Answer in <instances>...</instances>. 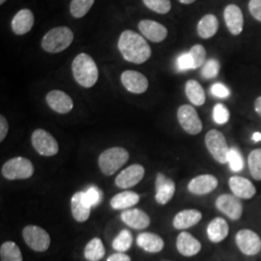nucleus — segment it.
<instances>
[{"mask_svg": "<svg viewBox=\"0 0 261 261\" xmlns=\"http://www.w3.org/2000/svg\"><path fill=\"white\" fill-rule=\"evenodd\" d=\"M118 48L125 60L136 64L146 62L152 54L145 39L132 30L122 32L118 40Z\"/></svg>", "mask_w": 261, "mask_h": 261, "instance_id": "nucleus-1", "label": "nucleus"}, {"mask_svg": "<svg viewBox=\"0 0 261 261\" xmlns=\"http://www.w3.org/2000/svg\"><path fill=\"white\" fill-rule=\"evenodd\" d=\"M72 72L75 82L85 88H90L99 77L98 67L93 58L86 54L76 56L72 63Z\"/></svg>", "mask_w": 261, "mask_h": 261, "instance_id": "nucleus-2", "label": "nucleus"}, {"mask_svg": "<svg viewBox=\"0 0 261 261\" xmlns=\"http://www.w3.org/2000/svg\"><path fill=\"white\" fill-rule=\"evenodd\" d=\"M74 33L69 28L58 27L47 31L42 40V47L49 54L63 51L73 43Z\"/></svg>", "mask_w": 261, "mask_h": 261, "instance_id": "nucleus-3", "label": "nucleus"}, {"mask_svg": "<svg viewBox=\"0 0 261 261\" xmlns=\"http://www.w3.org/2000/svg\"><path fill=\"white\" fill-rule=\"evenodd\" d=\"M129 152L123 147H112L105 150L99 157V168L105 175L114 174L129 161Z\"/></svg>", "mask_w": 261, "mask_h": 261, "instance_id": "nucleus-4", "label": "nucleus"}, {"mask_svg": "<svg viewBox=\"0 0 261 261\" xmlns=\"http://www.w3.org/2000/svg\"><path fill=\"white\" fill-rule=\"evenodd\" d=\"M1 173L8 180L28 179L33 175L34 167L28 159L16 157L7 161L3 165Z\"/></svg>", "mask_w": 261, "mask_h": 261, "instance_id": "nucleus-5", "label": "nucleus"}, {"mask_svg": "<svg viewBox=\"0 0 261 261\" xmlns=\"http://www.w3.org/2000/svg\"><path fill=\"white\" fill-rule=\"evenodd\" d=\"M205 145L215 161L221 165L227 164L230 148L222 132L215 129L209 130L205 136Z\"/></svg>", "mask_w": 261, "mask_h": 261, "instance_id": "nucleus-6", "label": "nucleus"}, {"mask_svg": "<svg viewBox=\"0 0 261 261\" xmlns=\"http://www.w3.org/2000/svg\"><path fill=\"white\" fill-rule=\"evenodd\" d=\"M22 237L28 247L35 252H46L50 246L47 231L37 225H28L22 230Z\"/></svg>", "mask_w": 261, "mask_h": 261, "instance_id": "nucleus-7", "label": "nucleus"}, {"mask_svg": "<svg viewBox=\"0 0 261 261\" xmlns=\"http://www.w3.org/2000/svg\"><path fill=\"white\" fill-rule=\"evenodd\" d=\"M31 141L34 149L45 157L55 156L59 151L57 140L48 132L43 129L34 130L31 137Z\"/></svg>", "mask_w": 261, "mask_h": 261, "instance_id": "nucleus-8", "label": "nucleus"}, {"mask_svg": "<svg viewBox=\"0 0 261 261\" xmlns=\"http://www.w3.org/2000/svg\"><path fill=\"white\" fill-rule=\"evenodd\" d=\"M177 119L182 129L189 135L196 136L202 130V122L195 108L190 105L181 106L177 111Z\"/></svg>", "mask_w": 261, "mask_h": 261, "instance_id": "nucleus-9", "label": "nucleus"}, {"mask_svg": "<svg viewBox=\"0 0 261 261\" xmlns=\"http://www.w3.org/2000/svg\"><path fill=\"white\" fill-rule=\"evenodd\" d=\"M216 208L232 221H238L243 215L241 199L234 195L224 194L219 196L215 202Z\"/></svg>", "mask_w": 261, "mask_h": 261, "instance_id": "nucleus-10", "label": "nucleus"}, {"mask_svg": "<svg viewBox=\"0 0 261 261\" xmlns=\"http://www.w3.org/2000/svg\"><path fill=\"white\" fill-rule=\"evenodd\" d=\"M235 243L246 255H255L261 250V240L258 234L251 229H241L235 235Z\"/></svg>", "mask_w": 261, "mask_h": 261, "instance_id": "nucleus-11", "label": "nucleus"}, {"mask_svg": "<svg viewBox=\"0 0 261 261\" xmlns=\"http://www.w3.org/2000/svg\"><path fill=\"white\" fill-rule=\"evenodd\" d=\"M121 82L124 87L129 92L134 94L144 93L149 85L145 75L133 70H127L122 73Z\"/></svg>", "mask_w": 261, "mask_h": 261, "instance_id": "nucleus-12", "label": "nucleus"}, {"mask_svg": "<svg viewBox=\"0 0 261 261\" xmlns=\"http://www.w3.org/2000/svg\"><path fill=\"white\" fill-rule=\"evenodd\" d=\"M145 169L141 165H132L121 171L115 178V184L121 189L136 186L144 177Z\"/></svg>", "mask_w": 261, "mask_h": 261, "instance_id": "nucleus-13", "label": "nucleus"}, {"mask_svg": "<svg viewBox=\"0 0 261 261\" xmlns=\"http://www.w3.org/2000/svg\"><path fill=\"white\" fill-rule=\"evenodd\" d=\"M218 185L219 181L214 175L201 174L189 182L188 191L196 196H204L215 191Z\"/></svg>", "mask_w": 261, "mask_h": 261, "instance_id": "nucleus-14", "label": "nucleus"}, {"mask_svg": "<svg viewBox=\"0 0 261 261\" xmlns=\"http://www.w3.org/2000/svg\"><path fill=\"white\" fill-rule=\"evenodd\" d=\"M224 19L226 28L232 35L238 36L242 33L244 16L239 6L235 4L227 5L224 11Z\"/></svg>", "mask_w": 261, "mask_h": 261, "instance_id": "nucleus-15", "label": "nucleus"}, {"mask_svg": "<svg viewBox=\"0 0 261 261\" xmlns=\"http://www.w3.org/2000/svg\"><path fill=\"white\" fill-rule=\"evenodd\" d=\"M176 188L172 179L165 176L163 173H158L156 178V201L161 205H166L175 194Z\"/></svg>", "mask_w": 261, "mask_h": 261, "instance_id": "nucleus-16", "label": "nucleus"}, {"mask_svg": "<svg viewBox=\"0 0 261 261\" xmlns=\"http://www.w3.org/2000/svg\"><path fill=\"white\" fill-rule=\"evenodd\" d=\"M48 107L60 114L69 113L74 108V102L72 98L63 91L53 90L48 92L46 97Z\"/></svg>", "mask_w": 261, "mask_h": 261, "instance_id": "nucleus-17", "label": "nucleus"}, {"mask_svg": "<svg viewBox=\"0 0 261 261\" xmlns=\"http://www.w3.org/2000/svg\"><path fill=\"white\" fill-rule=\"evenodd\" d=\"M141 34L154 43L163 42L168 37V29L162 23L151 19H143L139 23Z\"/></svg>", "mask_w": 261, "mask_h": 261, "instance_id": "nucleus-18", "label": "nucleus"}, {"mask_svg": "<svg viewBox=\"0 0 261 261\" xmlns=\"http://www.w3.org/2000/svg\"><path fill=\"white\" fill-rule=\"evenodd\" d=\"M228 185L234 196L240 199H251L256 194V189L249 179L242 176H232L228 180Z\"/></svg>", "mask_w": 261, "mask_h": 261, "instance_id": "nucleus-19", "label": "nucleus"}, {"mask_svg": "<svg viewBox=\"0 0 261 261\" xmlns=\"http://www.w3.org/2000/svg\"><path fill=\"white\" fill-rule=\"evenodd\" d=\"M176 248L182 255L191 257L201 251V243L192 234L183 231L178 235Z\"/></svg>", "mask_w": 261, "mask_h": 261, "instance_id": "nucleus-20", "label": "nucleus"}, {"mask_svg": "<svg viewBox=\"0 0 261 261\" xmlns=\"http://www.w3.org/2000/svg\"><path fill=\"white\" fill-rule=\"evenodd\" d=\"M12 30L17 35H24L28 33L34 25V15L29 9L19 11L11 22Z\"/></svg>", "mask_w": 261, "mask_h": 261, "instance_id": "nucleus-21", "label": "nucleus"}, {"mask_svg": "<svg viewBox=\"0 0 261 261\" xmlns=\"http://www.w3.org/2000/svg\"><path fill=\"white\" fill-rule=\"evenodd\" d=\"M202 219V214L196 209H185L180 211L173 218V226L174 228L182 230L195 226Z\"/></svg>", "mask_w": 261, "mask_h": 261, "instance_id": "nucleus-22", "label": "nucleus"}, {"mask_svg": "<svg viewBox=\"0 0 261 261\" xmlns=\"http://www.w3.org/2000/svg\"><path fill=\"white\" fill-rule=\"evenodd\" d=\"M121 220L135 229H144L150 224L149 216L140 209L124 210L121 213Z\"/></svg>", "mask_w": 261, "mask_h": 261, "instance_id": "nucleus-23", "label": "nucleus"}, {"mask_svg": "<svg viewBox=\"0 0 261 261\" xmlns=\"http://www.w3.org/2000/svg\"><path fill=\"white\" fill-rule=\"evenodd\" d=\"M229 232V226L224 218L217 217L207 226V236L212 243L224 241Z\"/></svg>", "mask_w": 261, "mask_h": 261, "instance_id": "nucleus-24", "label": "nucleus"}, {"mask_svg": "<svg viewBox=\"0 0 261 261\" xmlns=\"http://www.w3.org/2000/svg\"><path fill=\"white\" fill-rule=\"evenodd\" d=\"M138 246L144 250L145 252L156 253L163 251L165 247V242L158 234L151 232H143L140 233L137 238Z\"/></svg>", "mask_w": 261, "mask_h": 261, "instance_id": "nucleus-25", "label": "nucleus"}, {"mask_svg": "<svg viewBox=\"0 0 261 261\" xmlns=\"http://www.w3.org/2000/svg\"><path fill=\"white\" fill-rule=\"evenodd\" d=\"M71 210H72L73 218L76 222L84 223L90 217L91 207L85 204L83 198V192H77L72 196Z\"/></svg>", "mask_w": 261, "mask_h": 261, "instance_id": "nucleus-26", "label": "nucleus"}, {"mask_svg": "<svg viewBox=\"0 0 261 261\" xmlns=\"http://www.w3.org/2000/svg\"><path fill=\"white\" fill-rule=\"evenodd\" d=\"M197 34L202 39H210L216 35L219 29V20L213 14L203 16L197 23Z\"/></svg>", "mask_w": 261, "mask_h": 261, "instance_id": "nucleus-27", "label": "nucleus"}, {"mask_svg": "<svg viewBox=\"0 0 261 261\" xmlns=\"http://www.w3.org/2000/svg\"><path fill=\"white\" fill-rule=\"evenodd\" d=\"M140 196L132 191L122 192L113 196L111 200V206L114 210H125L138 204Z\"/></svg>", "mask_w": 261, "mask_h": 261, "instance_id": "nucleus-28", "label": "nucleus"}, {"mask_svg": "<svg viewBox=\"0 0 261 261\" xmlns=\"http://www.w3.org/2000/svg\"><path fill=\"white\" fill-rule=\"evenodd\" d=\"M187 98L193 105L200 107L205 103L206 95L203 87L195 80H190L185 85Z\"/></svg>", "mask_w": 261, "mask_h": 261, "instance_id": "nucleus-29", "label": "nucleus"}, {"mask_svg": "<svg viewBox=\"0 0 261 261\" xmlns=\"http://www.w3.org/2000/svg\"><path fill=\"white\" fill-rule=\"evenodd\" d=\"M106 250L100 238H93L84 248V257L88 261L101 260L105 256Z\"/></svg>", "mask_w": 261, "mask_h": 261, "instance_id": "nucleus-30", "label": "nucleus"}, {"mask_svg": "<svg viewBox=\"0 0 261 261\" xmlns=\"http://www.w3.org/2000/svg\"><path fill=\"white\" fill-rule=\"evenodd\" d=\"M1 261H22V254L16 243L8 241L3 243L0 248Z\"/></svg>", "mask_w": 261, "mask_h": 261, "instance_id": "nucleus-31", "label": "nucleus"}, {"mask_svg": "<svg viewBox=\"0 0 261 261\" xmlns=\"http://www.w3.org/2000/svg\"><path fill=\"white\" fill-rule=\"evenodd\" d=\"M248 166L253 179L261 180V148L252 150L248 157Z\"/></svg>", "mask_w": 261, "mask_h": 261, "instance_id": "nucleus-32", "label": "nucleus"}, {"mask_svg": "<svg viewBox=\"0 0 261 261\" xmlns=\"http://www.w3.org/2000/svg\"><path fill=\"white\" fill-rule=\"evenodd\" d=\"M133 244V235L128 229H123L112 242V248L118 252L128 251Z\"/></svg>", "mask_w": 261, "mask_h": 261, "instance_id": "nucleus-33", "label": "nucleus"}, {"mask_svg": "<svg viewBox=\"0 0 261 261\" xmlns=\"http://www.w3.org/2000/svg\"><path fill=\"white\" fill-rule=\"evenodd\" d=\"M94 1L95 0H72L70 6L72 16L76 19L84 17L93 6Z\"/></svg>", "mask_w": 261, "mask_h": 261, "instance_id": "nucleus-34", "label": "nucleus"}, {"mask_svg": "<svg viewBox=\"0 0 261 261\" xmlns=\"http://www.w3.org/2000/svg\"><path fill=\"white\" fill-rule=\"evenodd\" d=\"M227 164L229 165V168L233 172H239L242 171L244 168V159H243L242 154L239 150L235 147H231L229 150L228 154V159H227Z\"/></svg>", "mask_w": 261, "mask_h": 261, "instance_id": "nucleus-35", "label": "nucleus"}, {"mask_svg": "<svg viewBox=\"0 0 261 261\" xmlns=\"http://www.w3.org/2000/svg\"><path fill=\"white\" fill-rule=\"evenodd\" d=\"M194 62V70L200 68L205 64L206 49L202 45H195L189 51Z\"/></svg>", "mask_w": 261, "mask_h": 261, "instance_id": "nucleus-36", "label": "nucleus"}, {"mask_svg": "<svg viewBox=\"0 0 261 261\" xmlns=\"http://www.w3.org/2000/svg\"><path fill=\"white\" fill-rule=\"evenodd\" d=\"M230 119V112L224 103H216L213 108V120L218 125H224Z\"/></svg>", "mask_w": 261, "mask_h": 261, "instance_id": "nucleus-37", "label": "nucleus"}, {"mask_svg": "<svg viewBox=\"0 0 261 261\" xmlns=\"http://www.w3.org/2000/svg\"><path fill=\"white\" fill-rule=\"evenodd\" d=\"M143 3L147 8L161 15L168 14L171 9L170 0H143Z\"/></svg>", "mask_w": 261, "mask_h": 261, "instance_id": "nucleus-38", "label": "nucleus"}, {"mask_svg": "<svg viewBox=\"0 0 261 261\" xmlns=\"http://www.w3.org/2000/svg\"><path fill=\"white\" fill-rule=\"evenodd\" d=\"M83 198L85 204L89 207L98 205L102 199V193L96 187H90L86 192H83Z\"/></svg>", "mask_w": 261, "mask_h": 261, "instance_id": "nucleus-39", "label": "nucleus"}, {"mask_svg": "<svg viewBox=\"0 0 261 261\" xmlns=\"http://www.w3.org/2000/svg\"><path fill=\"white\" fill-rule=\"evenodd\" d=\"M220 68H221V65H220L218 60L210 59V60L206 61L205 64L202 66L201 75L206 80L214 79L217 75H219Z\"/></svg>", "mask_w": 261, "mask_h": 261, "instance_id": "nucleus-40", "label": "nucleus"}, {"mask_svg": "<svg viewBox=\"0 0 261 261\" xmlns=\"http://www.w3.org/2000/svg\"><path fill=\"white\" fill-rule=\"evenodd\" d=\"M176 67L178 71H181V72L188 71V70H194V62L189 53H185L178 56Z\"/></svg>", "mask_w": 261, "mask_h": 261, "instance_id": "nucleus-41", "label": "nucleus"}, {"mask_svg": "<svg viewBox=\"0 0 261 261\" xmlns=\"http://www.w3.org/2000/svg\"><path fill=\"white\" fill-rule=\"evenodd\" d=\"M211 93L215 97L220 98V99H226L230 96V90L229 88L221 83H217L213 84L211 87Z\"/></svg>", "mask_w": 261, "mask_h": 261, "instance_id": "nucleus-42", "label": "nucleus"}, {"mask_svg": "<svg viewBox=\"0 0 261 261\" xmlns=\"http://www.w3.org/2000/svg\"><path fill=\"white\" fill-rule=\"evenodd\" d=\"M248 7L252 18L261 22V0H250Z\"/></svg>", "mask_w": 261, "mask_h": 261, "instance_id": "nucleus-43", "label": "nucleus"}, {"mask_svg": "<svg viewBox=\"0 0 261 261\" xmlns=\"http://www.w3.org/2000/svg\"><path fill=\"white\" fill-rule=\"evenodd\" d=\"M8 130H9L8 121L3 115H1L0 116V141L1 142L5 140V138L8 134Z\"/></svg>", "mask_w": 261, "mask_h": 261, "instance_id": "nucleus-44", "label": "nucleus"}, {"mask_svg": "<svg viewBox=\"0 0 261 261\" xmlns=\"http://www.w3.org/2000/svg\"><path fill=\"white\" fill-rule=\"evenodd\" d=\"M107 261H132L129 255L125 254L124 252H116L112 254Z\"/></svg>", "mask_w": 261, "mask_h": 261, "instance_id": "nucleus-45", "label": "nucleus"}, {"mask_svg": "<svg viewBox=\"0 0 261 261\" xmlns=\"http://www.w3.org/2000/svg\"><path fill=\"white\" fill-rule=\"evenodd\" d=\"M254 111L261 117V96L257 97L254 101Z\"/></svg>", "mask_w": 261, "mask_h": 261, "instance_id": "nucleus-46", "label": "nucleus"}, {"mask_svg": "<svg viewBox=\"0 0 261 261\" xmlns=\"http://www.w3.org/2000/svg\"><path fill=\"white\" fill-rule=\"evenodd\" d=\"M252 140H253L254 142H259V141H261V133H259V132L253 133V135H252Z\"/></svg>", "mask_w": 261, "mask_h": 261, "instance_id": "nucleus-47", "label": "nucleus"}, {"mask_svg": "<svg viewBox=\"0 0 261 261\" xmlns=\"http://www.w3.org/2000/svg\"><path fill=\"white\" fill-rule=\"evenodd\" d=\"M178 1L182 4H192V3L196 2V0H178Z\"/></svg>", "mask_w": 261, "mask_h": 261, "instance_id": "nucleus-48", "label": "nucleus"}, {"mask_svg": "<svg viewBox=\"0 0 261 261\" xmlns=\"http://www.w3.org/2000/svg\"><path fill=\"white\" fill-rule=\"evenodd\" d=\"M6 1H7V0H0V4H1V5H3Z\"/></svg>", "mask_w": 261, "mask_h": 261, "instance_id": "nucleus-49", "label": "nucleus"}]
</instances>
